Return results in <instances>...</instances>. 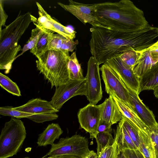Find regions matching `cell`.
Returning a JSON list of instances; mask_svg holds the SVG:
<instances>
[{
	"mask_svg": "<svg viewBox=\"0 0 158 158\" xmlns=\"http://www.w3.org/2000/svg\"><path fill=\"white\" fill-rule=\"evenodd\" d=\"M90 30L91 53L99 64L129 50L142 51L151 46L155 39L149 27L131 32L93 27Z\"/></svg>",
	"mask_w": 158,
	"mask_h": 158,
	"instance_id": "cell-1",
	"label": "cell"
},
{
	"mask_svg": "<svg viewBox=\"0 0 158 158\" xmlns=\"http://www.w3.org/2000/svg\"><path fill=\"white\" fill-rule=\"evenodd\" d=\"M93 14L99 25L96 27L131 32L150 25L143 11L130 0L98 3Z\"/></svg>",
	"mask_w": 158,
	"mask_h": 158,
	"instance_id": "cell-2",
	"label": "cell"
},
{
	"mask_svg": "<svg viewBox=\"0 0 158 158\" xmlns=\"http://www.w3.org/2000/svg\"><path fill=\"white\" fill-rule=\"evenodd\" d=\"M0 31V69L8 73L18 52L22 50L18 43L32 22L31 15L27 12L20 15Z\"/></svg>",
	"mask_w": 158,
	"mask_h": 158,
	"instance_id": "cell-3",
	"label": "cell"
},
{
	"mask_svg": "<svg viewBox=\"0 0 158 158\" xmlns=\"http://www.w3.org/2000/svg\"><path fill=\"white\" fill-rule=\"evenodd\" d=\"M69 52L64 50H48L36 57L37 69L51 84V89L70 80L68 68Z\"/></svg>",
	"mask_w": 158,
	"mask_h": 158,
	"instance_id": "cell-4",
	"label": "cell"
},
{
	"mask_svg": "<svg viewBox=\"0 0 158 158\" xmlns=\"http://www.w3.org/2000/svg\"><path fill=\"white\" fill-rule=\"evenodd\" d=\"M23 122L12 117L5 123L0 135V158H8L19 152L26 138Z\"/></svg>",
	"mask_w": 158,
	"mask_h": 158,
	"instance_id": "cell-5",
	"label": "cell"
},
{
	"mask_svg": "<svg viewBox=\"0 0 158 158\" xmlns=\"http://www.w3.org/2000/svg\"><path fill=\"white\" fill-rule=\"evenodd\" d=\"M90 151L87 139L79 134L60 138L59 142L51 145L44 156L71 155L79 158H86Z\"/></svg>",
	"mask_w": 158,
	"mask_h": 158,
	"instance_id": "cell-6",
	"label": "cell"
},
{
	"mask_svg": "<svg viewBox=\"0 0 158 158\" xmlns=\"http://www.w3.org/2000/svg\"><path fill=\"white\" fill-rule=\"evenodd\" d=\"M86 78L81 80H70L67 83L56 87L50 102L53 107L59 110L63 104L72 98L77 95L86 96Z\"/></svg>",
	"mask_w": 158,
	"mask_h": 158,
	"instance_id": "cell-7",
	"label": "cell"
},
{
	"mask_svg": "<svg viewBox=\"0 0 158 158\" xmlns=\"http://www.w3.org/2000/svg\"><path fill=\"white\" fill-rule=\"evenodd\" d=\"M100 70L107 93L114 95L131 108L128 89L116 73L106 63L102 66Z\"/></svg>",
	"mask_w": 158,
	"mask_h": 158,
	"instance_id": "cell-8",
	"label": "cell"
},
{
	"mask_svg": "<svg viewBox=\"0 0 158 158\" xmlns=\"http://www.w3.org/2000/svg\"><path fill=\"white\" fill-rule=\"evenodd\" d=\"M99 65L97 60L93 56L90 57L87 63L85 77L87 86L86 96L89 103L94 105H96L102 97Z\"/></svg>",
	"mask_w": 158,
	"mask_h": 158,
	"instance_id": "cell-9",
	"label": "cell"
},
{
	"mask_svg": "<svg viewBox=\"0 0 158 158\" xmlns=\"http://www.w3.org/2000/svg\"><path fill=\"white\" fill-rule=\"evenodd\" d=\"M103 106V103L98 105L89 103L80 109L78 113L81 127L89 133L91 139L95 138L98 133Z\"/></svg>",
	"mask_w": 158,
	"mask_h": 158,
	"instance_id": "cell-10",
	"label": "cell"
},
{
	"mask_svg": "<svg viewBox=\"0 0 158 158\" xmlns=\"http://www.w3.org/2000/svg\"><path fill=\"white\" fill-rule=\"evenodd\" d=\"M36 4L38 10L39 17L37 19L31 15L32 22L40 28L51 30L60 34L69 39L73 40L76 37V31L65 27L52 17L38 2Z\"/></svg>",
	"mask_w": 158,
	"mask_h": 158,
	"instance_id": "cell-11",
	"label": "cell"
},
{
	"mask_svg": "<svg viewBox=\"0 0 158 158\" xmlns=\"http://www.w3.org/2000/svg\"><path fill=\"white\" fill-rule=\"evenodd\" d=\"M69 4H64L60 2L57 4L66 11L69 12L85 25L87 23L91 24L93 27H98L99 25L93 13L98 3L86 4L69 0Z\"/></svg>",
	"mask_w": 158,
	"mask_h": 158,
	"instance_id": "cell-12",
	"label": "cell"
},
{
	"mask_svg": "<svg viewBox=\"0 0 158 158\" xmlns=\"http://www.w3.org/2000/svg\"><path fill=\"white\" fill-rule=\"evenodd\" d=\"M105 63L116 73L125 85L139 94V78L132 69L127 66L121 60L118 55L107 60Z\"/></svg>",
	"mask_w": 158,
	"mask_h": 158,
	"instance_id": "cell-13",
	"label": "cell"
},
{
	"mask_svg": "<svg viewBox=\"0 0 158 158\" xmlns=\"http://www.w3.org/2000/svg\"><path fill=\"white\" fill-rule=\"evenodd\" d=\"M139 52L138 59L132 69L138 78L158 62V40Z\"/></svg>",
	"mask_w": 158,
	"mask_h": 158,
	"instance_id": "cell-14",
	"label": "cell"
},
{
	"mask_svg": "<svg viewBox=\"0 0 158 158\" xmlns=\"http://www.w3.org/2000/svg\"><path fill=\"white\" fill-rule=\"evenodd\" d=\"M125 85L128 91L132 109L150 129L155 126L157 123L152 111L143 103L138 94Z\"/></svg>",
	"mask_w": 158,
	"mask_h": 158,
	"instance_id": "cell-15",
	"label": "cell"
},
{
	"mask_svg": "<svg viewBox=\"0 0 158 158\" xmlns=\"http://www.w3.org/2000/svg\"><path fill=\"white\" fill-rule=\"evenodd\" d=\"M13 108L21 112L34 114H52L59 111L53 107L50 102L40 98L31 99L25 104Z\"/></svg>",
	"mask_w": 158,
	"mask_h": 158,
	"instance_id": "cell-16",
	"label": "cell"
},
{
	"mask_svg": "<svg viewBox=\"0 0 158 158\" xmlns=\"http://www.w3.org/2000/svg\"><path fill=\"white\" fill-rule=\"evenodd\" d=\"M112 95L123 115L130 120L141 131L150 136V128L129 106L114 95Z\"/></svg>",
	"mask_w": 158,
	"mask_h": 158,
	"instance_id": "cell-17",
	"label": "cell"
},
{
	"mask_svg": "<svg viewBox=\"0 0 158 158\" xmlns=\"http://www.w3.org/2000/svg\"><path fill=\"white\" fill-rule=\"evenodd\" d=\"M101 119L113 125L120 121L123 115L119 109L111 95L103 102Z\"/></svg>",
	"mask_w": 158,
	"mask_h": 158,
	"instance_id": "cell-18",
	"label": "cell"
},
{
	"mask_svg": "<svg viewBox=\"0 0 158 158\" xmlns=\"http://www.w3.org/2000/svg\"><path fill=\"white\" fill-rule=\"evenodd\" d=\"M63 133L59 124H49L44 131L39 135L37 143L39 146H46L53 145Z\"/></svg>",
	"mask_w": 158,
	"mask_h": 158,
	"instance_id": "cell-19",
	"label": "cell"
},
{
	"mask_svg": "<svg viewBox=\"0 0 158 158\" xmlns=\"http://www.w3.org/2000/svg\"><path fill=\"white\" fill-rule=\"evenodd\" d=\"M139 93L145 90H153L158 86V62L139 78Z\"/></svg>",
	"mask_w": 158,
	"mask_h": 158,
	"instance_id": "cell-20",
	"label": "cell"
},
{
	"mask_svg": "<svg viewBox=\"0 0 158 158\" xmlns=\"http://www.w3.org/2000/svg\"><path fill=\"white\" fill-rule=\"evenodd\" d=\"M118 154L123 149L139 150L127 131L119 123L114 138Z\"/></svg>",
	"mask_w": 158,
	"mask_h": 158,
	"instance_id": "cell-21",
	"label": "cell"
},
{
	"mask_svg": "<svg viewBox=\"0 0 158 158\" xmlns=\"http://www.w3.org/2000/svg\"><path fill=\"white\" fill-rule=\"evenodd\" d=\"M139 150L145 158H156L155 149L150 136L139 131Z\"/></svg>",
	"mask_w": 158,
	"mask_h": 158,
	"instance_id": "cell-22",
	"label": "cell"
},
{
	"mask_svg": "<svg viewBox=\"0 0 158 158\" xmlns=\"http://www.w3.org/2000/svg\"><path fill=\"white\" fill-rule=\"evenodd\" d=\"M69 77L70 80H81L85 77L83 76L81 64L79 63L75 52L70 56L68 65Z\"/></svg>",
	"mask_w": 158,
	"mask_h": 158,
	"instance_id": "cell-23",
	"label": "cell"
},
{
	"mask_svg": "<svg viewBox=\"0 0 158 158\" xmlns=\"http://www.w3.org/2000/svg\"><path fill=\"white\" fill-rule=\"evenodd\" d=\"M44 29L38 42L35 47L30 50V52L36 57L49 50L48 42L50 35L52 31Z\"/></svg>",
	"mask_w": 158,
	"mask_h": 158,
	"instance_id": "cell-24",
	"label": "cell"
},
{
	"mask_svg": "<svg viewBox=\"0 0 158 158\" xmlns=\"http://www.w3.org/2000/svg\"><path fill=\"white\" fill-rule=\"evenodd\" d=\"M119 123L127 131L138 148L139 145V132L140 130L130 120L123 115V118Z\"/></svg>",
	"mask_w": 158,
	"mask_h": 158,
	"instance_id": "cell-25",
	"label": "cell"
},
{
	"mask_svg": "<svg viewBox=\"0 0 158 158\" xmlns=\"http://www.w3.org/2000/svg\"><path fill=\"white\" fill-rule=\"evenodd\" d=\"M95 139L97 145V153L98 155L106 147L112 146L114 142V139L111 133L109 132H98Z\"/></svg>",
	"mask_w": 158,
	"mask_h": 158,
	"instance_id": "cell-26",
	"label": "cell"
},
{
	"mask_svg": "<svg viewBox=\"0 0 158 158\" xmlns=\"http://www.w3.org/2000/svg\"><path fill=\"white\" fill-rule=\"evenodd\" d=\"M0 85L2 88L13 95L21 96V92L17 84L1 73H0Z\"/></svg>",
	"mask_w": 158,
	"mask_h": 158,
	"instance_id": "cell-27",
	"label": "cell"
},
{
	"mask_svg": "<svg viewBox=\"0 0 158 158\" xmlns=\"http://www.w3.org/2000/svg\"><path fill=\"white\" fill-rule=\"evenodd\" d=\"M43 30V28H40L37 27L32 30L31 36L27 42L26 44L23 46L22 49V52L17 56L15 59L27 51L30 50L35 47Z\"/></svg>",
	"mask_w": 158,
	"mask_h": 158,
	"instance_id": "cell-28",
	"label": "cell"
},
{
	"mask_svg": "<svg viewBox=\"0 0 158 158\" xmlns=\"http://www.w3.org/2000/svg\"><path fill=\"white\" fill-rule=\"evenodd\" d=\"M139 54V52L129 50L118 55V56L123 63L132 69L138 59Z\"/></svg>",
	"mask_w": 158,
	"mask_h": 158,
	"instance_id": "cell-29",
	"label": "cell"
},
{
	"mask_svg": "<svg viewBox=\"0 0 158 158\" xmlns=\"http://www.w3.org/2000/svg\"><path fill=\"white\" fill-rule=\"evenodd\" d=\"M52 31L50 35L48 48L49 50H60L64 41L67 38L58 34H54Z\"/></svg>",
	"mask_w": 158,
	"mask_h": 158,
	"instance_id": "cell-30",
	"label": "cell"
},
{
	"mask_svg": "<svg viewBox=\"0 0 158 158\" xmlns=\"http://www.w3.org/2000/svg\"><path fill=\"white\" fill-rule=\"evenodd\" d=\"M118 153L117 146L114 141L111 146L106 147L98 155L97 158H118Z\"/></svg>",
	"mask_w": 158,
	"mask_h": 158,
	"instance_id": "cell-31",
	"label": "cell"
},
{
	"mask_svg": "<svg viewBox=\"0 0 158 158\" xmlns=\"http://www.w3.org/2000/svg\"><path fill=\"white\" fill-rule=\"evenodd\" d=\"M150 136L154 147L156 158H158V122L155 126L150 129Z\"/></svg>",
	"mask_w": 158,
	"mask_h": 158,
	"instance_id": "cell-32",
	"label": "cell"
},
{
	"mask_svg": "<svg viewBox=\"0 0 158 158\" xmlns=\"http://www.w3.org/2000/svg\"><path fill=\"white\" fill-rule=\"evenodd\" d=\"M78 44V40L74 41L73 40L66 38L62 44L60 50H64L69 52H73Z\"/></svg>",
	"mask_w": 158,
	"mask_h": 158,
	"instance_id": "cell-33",
	"label": "cell"
},
{
	"mask_svg": "<svg viewBox=\"0 0 158 158\" xmlns=\"http://www.w3.org/2000/svg\"><path fill=\"white\" fill-rule=\"evenodd\" d=\"M121 152L126 158H145L139 150L125 149Z\"/></svg>",
	"mask_w": 158,
	"mask_h": 158,
	"instance_id": "cell-34",
	"label": "cell"
},
{
	"mask_svg": "<svg viewBox=\"0 0 158 158\" xmlns=\"http://www.w3.org/2000/svg\"><path fill=\"white\" fill-rule=\"evenodd\" d=\"M112 125L105 121L101 119L98 129V133L106 132L111 133L112 131Z\"/></svg>",
	"mask_w": 158,
	"mask_h": 158,
	"instance_id": "cell-35",
	"label": "cell"
},
{
	"mask_svg": "<svg viewBox=\"0 0 158 158\" xmlns=\"http://www.w3.org/2000/svg\"><path fill=\"white\" fill-rule=\"evenodd\" d=\"M2 1L0 0V31L2 29V26L5 25V23L7 19L8 18V15L5 13L3 8V4Z\"/></svg>",
	"mask_w": 158,
	"mask_h": 158,
	"instance_id": "cell-36",
	"label": "cell"
},
{
	"mask_svg": "<svg viewBox=\"0 0 158 158\" xmlns=\"http://www.w3.org/2000/svg\"><path fill=\"white\" fill-rule=\"evenodd\" d=\"M73 156L71 155H63V156H49L47 158H45L44 157H43L42 158H69L72 156ZM24 158H30L29 157H27Z\"/></svg>",
	"mask_w": 158,
	"mask_h": 158,
	"instance_id": "cell-37",
	"label": "cell"
},
{
	"mask_svg": "<svg viewBox=\"0 0 158 158\" xmlns=\"http://www.w3.org/2000/svg\"><path fill=\"white\" fill-rule=\"evenodd\" d=\"M98 155L94 151L91 150L86 158H97Z\"/></svg>",
	"mask_w": 158,
	"mask_h": 158,
	"instance_id": "cell-38",
	"label": "cell"
},
{
	"mask_svg": "<svg viewBox=\"0 0 158 158\" xmlns=\"http://www.w3.org/2000/svg\"><path fill=\"white\" fill-rule=\"evenodd\" d=\"M153 90L155 97L158 98V86L156 87Z\"/></svg>",
	"mask_w": 158,
	"mask_h": 158,
	"instance_id": "cell-39",
	"label": "cell"
},
{
	"mask_svg": "<svg viewBox=\"0 0 158 158\" xmlns=\"http://www.w3.org/2000/svg\"><path fill=\"white\" fill-rule=\"evenodd\" d=\"M118 158H126L122 152H120L118 155Z\"/></svg>",
	"mask_w": 158,
	"mask_h": 158,
	"instance_id": "cell-40",
	"label": "cell"
},
{
	"mask_svg": "<svg viewBox=\"0 0 158 158\" xmlns=\"http://www.w3.org/2000/svg\"><path fill=\"white\" fill-rule=\"evenodd\" d=\"M70 158H78L77 157L75 156H73Z\"/></svg>",
	"mask_w": 158,
	"mask_h": 158,
	"instance_id": "cell-41",
	"label": "cell"
},
{
	"mask_svg": "<svg viewBox=\"0 0 158 158\" xmlns=\"http://www.w3.org/2000/svg\"><path fill=\"white\" fill-rule=\"evenodd\" d=\"M156 31L158 32V28H157V29H156Z\"/></svg>",
	"mask_w": 158,
	"mask_h": 158,
	"instance_id": "cell-42",
	"label": "cell"
}]
</instances>
